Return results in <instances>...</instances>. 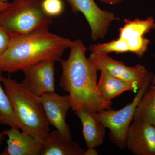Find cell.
<instances>
[{
    "label": "cell",
    "mask_w": 155,
    "mask_h": 155,
    "mask_svg": "<svg viewBox=\"0 0 155 155\" xmlns=\"http://www.w3.org/2000/svg\"><path fill=\"white\" fill-rule=\"evenodd\" d=\"M67 60L59 61L62 68L60 85L69 93L73 111L86 108L97 113L111 109L112 102L104 99L97 87L98 69L85 56L86 49L80 39L72 41Z\"/></svg>",
    "instance_id": "obj_1"
},
{
    "label": "cell",
    "mask_w": 155,
    "mask_h": 155,
    "mask_svg": "<svg viewBox=\"0 0 155 155\" xmlns=\"http://www.w3.org/2000/svg\"><path fill=\"white\" fill-rule=\"evenodd\" d=\"M72 42L48 29L14 37L0 57V69L14 73L44 61H59Z\"/></svg>",
    "instance_id": "obj_2"
},
{
    "label": "cell",
    "mask_w": 155,
    "mask_h": 155,
    "mask_svg": "<svg viewBox=\"0 0 155 155\" xmlns=\"http://www.w3.org/2000/svg\"><path fill=\"white\" fill-rule=\"evenodd\" d=\"M2 84L9 97L14 113L25 132L43 143L50 132L41 98L31 92L22 83L9 76H2Z\"/></svg>",
    "instance_id": "obj_3"
},
{
    "label": "cell",
    "mask_w": 155,
    "mask_h": 155,
    "mask_svg": "<svg viewBox=\"0 0 155 155\" xmlns=\"http://www.w3.org/2000/svg\"><path fill=\"white\" fill-rule=\"evenodd\" d=\"M42 0H13L0 11V25L12 37L48 30L53 22L42 9Z\"/></svg>",
    "instance_id": "obj_4"
},
{
    "label": "cell",
    "mask_w": 155,
    "mask_h": 155,
    "mask_svg": "<svg viewBox=\"0 0 155 155\" xmlns=\"http://www.w3.org/2000/svg\"><path fill=\"white\" fill-rule=\"evenodd\" d=\"M153 79L148 81L137 92V94L130 104L118 110H106L97 113L100 122L109 129V138L113 144L119 149L126 147L127 131L133 121L134 113L137 104L152 84Z\"/></svg>",
    "instance_id": "obj_5"
},
{
    "label": "cell",
    "mask_w": 155,
    "mask_h": 155,
    "mask_svg": "<svg viewBox=\"0 0 155 155\" xmlns=\"http://www.w3.org/2000/svg\"><path fill=\"white\" fill-rule=\"evenodd\" d=\"M88 58L99 71L104 69L114 77L130 84L137 92L148 81L153 78L154 74L143 65L126 66L122 62L111 58L108 54L91 52Z\"/></svg>",
    "instance_id": "obj_6"
},
{
    "label": "cell",
    "mask_w": 155,
    "mask_h": 155,
    "mask_svg": "<svg viewBox=\"0 0 155 155\" xmlns=\"http://www.w3.org/2000/svg\"><path fill=\"white\" fill-rule=\"evenodd\" d=\"M75 13L83 14L88 22L94 41L103 38L112 22L119 20L113 12L100 8L94 0H66Z\"/></svg>",
    "instance_id": "obj_7"
},
{
    "label": "cell",
    "mask_w": 155,
    "mask_h": 155,
    "mask_svg": "<svg viewBox=\"0 0 155 155\" xmlns=\"http://www.w3.org/2000/svg\"><path fill=\"white\" fill-rule=\"evenodd\" d=\"M125 24L119 28V38L127 44L130 52L142 58L148 48L150 41L145 35L155 29V20L152 16L145 19H124Z\"/></svg>",
    "instance_id": "obj_8"
},
{
    "label": "cell",
    "mask_w": 155,
    "mask_h": 155,
    "mask_svg": "<svg viewBox=\"0 0 155 155\" xmlns=\"http://www.w3.org/2000/svg\"><path fill=\"white\" fill-rule=\"evenodd\" d=\"M55 63L44 61L22 69L24 79L22 83L38 97L55 92Z\"/></svg>",
    "instance_id": "obj_9"
},
{
    "label": "cell",
    "mask_w": 155,
    "mask_h": 155,
    "mask_svg": "<svg viewBox=\"0 0 155 155\" xmlns=\"http://www.w3.org/2000/svg\"><path fill=\"white\" fill-rule=\"evenodd\" d=\"M41 98L45 115L50 125L55 127L64 137L72 140L70 129L66 122L67 113L71 108L69 95L61 96L55 92L44 95Z\"/></svg>",
    "instance_id": "obj_10"
},
{
    "label": "cell",
    "mask_w": 155,
    "mask_h": 155,
    "mask_svg": "<svg viewBox=\"0 0 155 155\" xmlns=\"http://www.w3.org/2000/svg\"><path fill=\"white\" fill-rule=\"evenodd\" d=\"M126 147L135 155H155V126L133 121L126 135Z\"/></svg>",
    "instance_id": "obj_11"
},
{
    "label": "cell",
    "mask_w": 155,
    "mask_h": 155,
    "mask_svg": "<svg viewBox=\"0 0 155 155\" xmlns=\"http://www.w3.org/2000/svg\"><path fill=\"white\" fill-rule=\"evenodd\" d=\"M2 132L8 140L7 147L0 155H41L42 143L29 134L12 127Z\"/></svg>",
    "instance_id": "obj_12"
},
{
    "label": "cell",
    "mask_w": 155,
    "mask_h": 155,
    "mask_svg": "<svg viewBox=\"0 0 155 155\" xmlns=\"http://www.w3.org/2000/svg\"><path fill=\"white\" fill-rule=\"evenodd\" d=\"M75 112L82 124V133L87 148H95L102 144L107 128L99 120L97 113L86 108L78 109Z\"/></svg>",
    "instance_id": "obj_13"
},
{
    "label": "cell",
    "mask_w": 155,
    "mask_h": 155,
    "mask_svg": "<svg viewBox=\"0 0 155 155\" xmlns=\"http://www.w3.org/2000/svg\"><path fill=\"white\" fill-rule=\"evenodd\" d=\"M85 150L57 130L48 134L42 143L41 155H84Z\"/></svg>",
    "instance_id": "obj_14"
},
{
    "label": "cell",
    "mask_w": 155,
    "mask_h": 155,
    "mask_svg": "<svg viewBox=\"0 0 155 155\" xmlns=\"http://www.w3.org/2000/svg\"><path fill=\"white\" fill-rule=\"evenodd\" d=\"M101 76L97 82L98 91L106 101H112L113 99L125 92H137L135 88L130 84L114 77L106 70L101 69Z\"/></svg>",
    "instance_id": "obj_15"
},
{
    "label": "cell",
    "mask_w": 155,
    "mask_h": 155,
    "mask_svg": "<svg viewBox=\"0 0 155 155\" xmlns=\"http://www.w3.org/2000/svg\"><path fill=\"white\" fill-rule=\"evenodd\" d=\"M133 121L155 126V84L151 85L136 108Z\"/></svg>",
    "instance_id": "obj_16"
},
{
    "label": "cell",
    "mask_w": 155,
    "mask_h": 155,
    "mask_svg": "<svg viewBox=\"0 0 155 155\" xmlns=\"http://www.w3.org/2000/svg\"><path fill=\"white\" fill-rule=\"evenodd\" d=\"M2 72L0 69V124L25 132V128L14 113L9 97L2 86Z\"/></svg>",
    "instance_id": "obj_17"
},
{
    "label": "cell",
    "mask_w": 155,
    "mask_h": 155,
    "mask_svg": "<svg viewBox=\"0 0 155 155\" xmlns=\"http://www.w3.org/2000/svg\"><path fill=\"white\" fill-rule=\"evenodd\" d=\"M89 50L91 52L108 54L112 52L122 54L130 52L126 43L119 38L109 42L92 45L90 46Z\"/></svg>",
    "instance_id": "obj_18"
},
{
    "label": "cell",
    "mask_w": 155,
    "mask_h": 155,
    "mask_svg": "<svg viewBox=\"0 0 155 155\" xmlns=\"http://www.w3.org/2000/svg\"><path fill=\"white\" fill-rule=\"evenodd\" d=\"M41 6L44 12L49 17H58L64 11V3L62 0H42Z\"/></svg>",
    "instance_id": "obj_19"
},
{
    "label": "cell",
    "mask_w": 155,
    "mask_h": 155,
    "mask_svg": "<svg viewBox=\"0 0 155 155\" xmlns=\"http://www.w3.org/2000/svg\"><path fill=\"white\" fill-rule=\"evenodd\" d=\"M12 37L0 25V57L8 48Z\"/></svg>",
    "instance_id": "obj_20"
},
{
    "label": "cell",
    "mask_w": 155,
    "mask_h": 155,
    "mask_svg": "<svg viewBox=\"0 0 155 155\" xmlns=\"http://www.w3.org/2000/svg\"><path fill=\"white\" fill-rule=\"evenodd\" d=\"M99 1L105 4L114 5L121 3L123 0H99Z\"/></svg>",
    "instance_id": "obj_21"
},
{
    "label": "cell",
    "mask_w": 155,
    "mask_h": 155,
    "mask_svg": "<svg viewBox=\"0 0 155 155\" xmlns=\"http://www.w3.org/2000/svg\"><path fill=\"white\" fill-rule=\"evenodd\" d=\"M97 151L95 149V148H88L87 150H85L84 155H98Z\"/></svg>",
    "instance_id": "obj_22"
},
{
    "label": "cell",
    "mask_w": 155,
    "mask_h": 155,
    "mask_svg": "<svg viewBox=\"0 0 155 155\" xmlns=\"http://www.w3.org/2000/svg\"><path fill=\"white\" fill-rule=\"evenodd\" d=\"M9 4L10 3L8 2H0V11L6 8L9 6Z\"/></svg>",
    "instance_id": "obj_23"
},
{
    "label": "cell",
    "mask_w": 155,
    "mask_h": 155,
    "mask_svg": "<svg viewBox=\"0 0 155 155\" xmlns=\"http://www.w3.org/2000/svg\"><path fill=\"white\" fill-rule=\"evenodd\" d=\"M5 135L4 134L3 132H0V145L2 143L3 141L5 139Z\"/></svg>",
    "instance_id": "obj_24"
},
{
    "label": "cell",
    "mask_w": 155,
    "mask_h": 155,
    "mask_svg": "<svg viewBox=\"0 0 155 155\" xmlns=\"http://www.w3.org/2000/svg\"><path fill=\"white\" fill-rule=\"evenodd\" d=\"M154 58H155V54L154 55ZM154 84H155V74H154L153 78L152 83L151 85H154Z\"/></svg>",
    "instance_id": "obj_25"
},
{
    "label": "cell",
    "mask_w": 155,
    "mask_h": 155,
    "mask_svg": "<svg viewBox=\"0 0 155 155\" xmlns=\"http://www.w3.org/2000/svg\"><path fill=\"white\" fill-rule=\"evenodd\" d=\"M9 0H0V2H8Z\"/></svg>",
    "instance_id": "obj_26"
}]
</instances>
